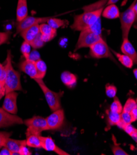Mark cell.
<instances>
[{
    "label": "cell",
    "instance_id": "obj_15",
    "mask_svg": "<svg viewBox=\"0 0 137 155\" xmlns=\"http://www.w3.org/2000/svg\"><path fill=\"white\" fill-rule=\"evenodd\" d=\"M121 51L123 54L129 56L133 60V63L137 64V52L129 41V38H123V42L121 46Z\"/></svg>",
    "mask_w": 137,
    "mask_h": 155
},
{
    "label": "cell",
    "instance_id": "obj_11",
    "mask_svg": "<svg viewBox=\"0 0 137 155\" xmlns=\"http://www.w3.org/2000/svg\"><path fill=\"white\" fill-rule=\"evenodd\" d=\"M18 93L16 91H11L5 94V98L3 104V108L7 112L17 114L18 113V106L17 99L18 97Z\"/></svg>",
    "mask_w": 137,
    "mask_h": 155
},
{
    "label": "cell",
    "instance_id": "obj_42",
    "mask_svg": "<svg viewBox=\"0 0 137 155\" xmlns=\"http://www.w3.org/2000/svg\"><path fill=\"white\" fill-rule=\"evenodd\" d=\"M134 11H135V22H137V0L136 2L134 5Z\"/></svg>",
    "mask_w": 137,
    "mask_h": 155
},
{
    "label": "cell",
    "instance_id": "obj_17",
    "mask_svg": "<svg viewBox=\"0 0 137 155\" xmlns=\"http://www.w3.org/2000/svg\"><path fill=\"white\" fill-rule=\"evenodd\" d=\"M27 16L28 7L27 0H18L16 10V19L18 22L22 21Z\"/></svg>",
    "mask_w": 137,
    "mask_h": 155
},
{
    "label": "cell",
    "instance_id": "obj_8",
    "mask_svg": "<svg viewBox=\"0 0 137 155\" xmlns=\"http://www.w3.org/2000/svg\"><path fill=\"white\" fill-rule=\"evenodd\" d=\"M22 124H24V121L21 117L16 114H11L5 111L3 107H0V128Z\"/></svg>",
    "mask_w": 137,
    "mask_h": 155
},
{
    "label": "cell",
    "instance_id": "obj_30",
    "mask_svg": "<svg viewBox=\"0 0 137 155\" xmlns=\"http://www.w3.org/2000/svg\"><path fill=\"white\" fill-rule=\"evenodd\" d=\"M117 94V88L111 84H107L106 86V94L109 98H114Z\"/></svg>",
    "mask_w": 137,
    "mask_h": 155
},
{
    "label": "cell",
    "instance_id": "obj_41",
    "mask_svg": "<svg viewBox=\"0 0 137 155\" xmlns=\"http://www.w3.org/2000/svg\"><path fill=\"white\" fill-rule=\"evenodd\" d=\"M4 69H5V67L4 66L0 63V79H1L2 77V75H3V73L4 72Z\"/></svg>",
    "mask_w": 137,
    "mask_h": 155
},
{
    "label": "cell",
    "instance_id": "obj_19",
    "mask_svg": "<svg viewBox=\"0 0 137 155\" xmlns=\"http://www.w3.org/2000/svg\"><path fill=\"white\" fill-rule=\"evenodd\" d=\"M60 78H61L63 83L69 88H72L77 84V77L75 76V74H72L68 71L63 72L61 76H60Z\"/></svg>",
    "mask_w": 137,
    "mask_h": 155
},
{
    "label": "cell",
    "instance_id": "obj_1",
    "mask_svg": "<svg viewBox=\"0 0 137 155\" xmlns=\"http://www.w3.org/2000/svg\"><path fill=\"white\" fill-rule=\"evenodd\" d=\"M103 8L96 10H84L83 14L75 15L70 28L75 31H82L89 28L94 25L99 19Z\"/></svg>",
    "mask_w": 137,
    "mask_h": 155
},
{
    "label": "cell",
    "instance_id": "obj_24",
    "mask_svg": "<svg viewBox=\"0 0 137 155\" xmlns=\"http://www.w3.org/2000/svg\"><path fill=\"white\" fill-rule=\"evenodd\" d=\"M47 24L53 28L57 30L60 27H67L69 25V22L67 20H63L52 17L48 21Z\"/></svg>",
    "mask_w": 137,
    "mask_h": 155
},
{
    "label": "cell",
    "instance_id": "obj_26",
    "mask_svg": "<svg viewBox=\"0 0 137 155\" xmlns=\"http://www.w3.org/2000/svg\"><path fill=\"white\" fill-rule=\"evenodd\" d=\"M109 110L119 114H121L122 112L123 111V106L116 96L114 98V101L110 106Z\"/></svg>",
    "mask_w": 137,
    "mask_h": 155
},
{
    "label": "cell",
    "instance_id": "obj_7",
    "mask_svg": "<svg viewBox=\"0 0 137 155\" xmlns=\"http://www.w3.org/2000/svg\"><path fill=\"white\" fill-rule=\"evenodd\" d=\"M90 56L96 59L111 58L114 59L107 43L101 39L90 47Z\"/></svg>",
    "mask_w": 137,
    "mask_h": 155
},
{
    "label": "cell",
    "instance_id": "obj_10",
    "mask_svg": "<svg viewBox=\"0 0 137 155\" xmlns=\"http://www.w3.org/2000/svg\"><path fill=\"white\" fill-rule=\"evenodd\" d=\"M52 17H44V18H37L34 16H28L22 21L18 22L16 27V33L19 34L22 32L23 30L27 29L28 27L33 25H40L43 23L47 22Z\"/></svg>",
    "mask_w": 137,
    "mask_h": 155
},
{
    "label": "cell",
    "instance_id": "obj_27",
    "mask_svg": "<svg viewBox=\"0 0 137 155\" xmlns=\"http://www.w3.org/2000/svg\"><path fill=\"white\" fill-rule=\"evenodd\" d=\"M30 50H31V45H30V44L28 42L24 40V41L22 43L21 45V51L25 59H30Z\"/></svg>",
    "mask_w": 137,
    "mask_h": 155
},
{
    "label": "cell",
    "instance_id": "obj_20",
    "mask_svg": "<svg viewBox=\"0 0 137 155\" xmlns=\"http://www.w3.org/2000/svg\"><path fill=\"white\" fill-rule=\"evenodd\" d=\"M27 146L35 148H42L41 143L40 140V135H31L27 137Z\"/></svg>",
    "mask_w": 137,
    "mask_h": 155
},
{
    "label": "cell",
    "instance_id": "obj_18",
    "mask_svg": "<svg viewBox=\"0 0 137 155\" xmlns=\"http://www.w3.org/2000/svg\"><path fill=\"white\" fill-rule=\"evenodd\" d=\"M102 15L109 19H114L120 17V12L118 7L115 4L109 5L103 9Z\"/></svg>",
    "mask_w": 137,
    "mask_h": 155
},
{
    "label": "cell",
    "instance_id": "obj_45",
    "mask_svg": "<svg viewBox=\"0 0 137 155\" xmlns=\"http://www.w3.org/2000/svg\"><path fill=\"white\" fill-rule=\"evenodd\" d=\"M3 97H4V95H2V96H0V100H2V98Z\"/></svg>",
    "mask_w": 137,
    "mask_h": 155
},
{
    "label": "cell",
    "instance_id": "obj_21",
    "mask_svg": "<svg viewBox=\"0 0 137 155\" xmlns=\"http://www.w3.org/2000/svg\"><path fill=\"white\" fill-rule=\"evenodd\" d=\"M113 53L115 54V56L117 58L120 63L124 66L130 69L133 67L134 64L133 61L129 56L124 54H120L119 53L115 52L114 51H113Z\"/></svg>",
    "mask_w": 137,
    "mask_h": 155
},
{
    "label": "cell",
    "instance_id": "obj_2",
    "mask_svg": "<svg viewBox=\"0 0 137 155\" xmlns=\"http://www.w3.org/2000/svg\"><path fill=\"white\" fill-rule=\"evenodd\" d=\"M5 67L6 72L5 85L6 94L11 91H22L23 89L21 82V74L13 68L12 64V54L10 50L8 51Z\"/></svg>",
    "mask_w": 137,
    "mask_h": 155
},
{
    "label": "cell",
    "instance_id": "obj_36",
    "mask_svg": "<svg viewBox=\"0 0 137 155\" xmlns=\"http://www.w3.org/2000/svg\"><path fill=\"white\" fill-rule=\"evenodd\" d=\"M26 146L27 145H24L21 148L19 151L20 155H31L32 154V153L28 150V149H27Z\"/></svg>",
    "mask_w": 137,
    "mask_h": 155
},
{
    "label": "cell",
    "instance_id": "obj_6",
    "mask_svg": "<svg viewBox=\"0 0 137 155\" xmlns=\"http://www.w3.org/2000/svg\"><path fill=\"white\" fill-rule=\"evenodd\" d=\"M102 39L101 35L94 32L88 28L81 31L77 44L75 45V51L83 48H90L97 41Z\"/></svg>",
    "mask_w": 137,
    "mask_h": 155
},
{
    "label": "cell",
    "instance_id": "obj_34",
    "mask_svg": "<svg viewBox=\"0 0 137 155\" xmlns=\"http://www.w3.org/2000/svg\"><path fill=\"white\" fill-rule=\"evenodd\" d=\"M112 151L114 155H128L129 154L117 145H114L112 148Z\"/></svg>",
    "mask_w": 137,
    "mask_h": 155
},
{
    "label": "cell",
    "instance_id": "obj_25",
    "mask_svg": "<svg viewBox=\"0 0 137 155\" xmlns=\"http://www.w3.org/2000/svg\"><path fill=\"white\" fill-rule=\"evenodd\" d=\"M106 114H107V119L109 125L116 126L118 122L120 120V114L113 112L109 110L106 111Z\"/></svg>",
    "mask_w": 137,
    "mask_h": 155
},
{
    "label": "cell",
    "instance_id": "obj_9",
    "mask_svg": "<svg viewBox=\"0 0 137 155\" xmlns=\"http://www.w3.org/2000/svg\"><path fill=\"white\" fill-rule=\"evenodd\" d=\"M64 112L62 109H59L53 112L46 118L49 130H56L62 127L64 121Z\"/></svg>",
    "mask_w": 137,
    "mask_h": 155
},
{
    "label": "cell",
    "instance_id": "obj_38",
    "mask_svg": "<svg viewBox=\"0 0 137 155\" xmlns=\"http://www.w3.org/2000/svg\"><path fill=\"white\" fill-rule=\"evenodd\" d=\"M0 155H12V152L7 148L3 147L2 150L0 151Z\"/></svg>",
    "mask_w": 137,
    "mask_h": 155
},
{
    "label": "cell",
    "instance_id": "obj_23",
    "mask_svg": "<svg viewBox=\"0 0 137 155\" xmlns=\"http://www.w3.org/2000/svg\"><path fill=\"white\" fill-rule=\"evenodd\" d=\"M40 34L43 35H52L56 37L57 35V30L51 27L50 25L46 23H43L39 25Z\"/></svg>",
    "mask_w": 137,
    "mask_h": 155
},
{
    "label": "cell",
    "instance_id": "obj_16",
    "mask_svg": "<svg viewBox=\"0 0 137 155\" xmlns=\"http://www.w3.org/2000/svg\"><path fill=\"white\" fill-rule=\"evenodd\" d=\"M40 33V31L39 25H36L27 28L20 34L25 41L30 43Z\"/></svg>",
    "mask_w": 137,
    "mask_h": 155
},
{
    "label": "cell",
    "instance_id": "obj_32",
    "mask_svg": "<svg viewBox=\"0 0 137 155\" xmlns=\"http://www.w3.org/2000/svg\"><path fill=\"white\" fill-rule=\"evenodd\" d=\"M11 34L12 32H9V31L0 32V46L2 45L3 44L6 43L9 41Z\"/></svg>",
    "mask_w": 137,
    "mask_h": 155
},
{
    "label": "cell",
    "instance_id": "obj_14",
    "mask_svg": "<svg viewBox=\"0 0 137 155\" xmlns=\"http://www.w3.org/2000/svg\"><path fill=\"white\" fill-rule=\"evenodd\" d=\"M24 145H27L26 140H16V139H12L9 137L6 140L4 147L12 152V155H20V149Z\"/></svg>",
    "mask_w": 137,
    "mask_h": 155
},
{
    "label": "cell",
    "instance_id": "obj_31",
    "mask_svg": "<svg viewBox=\"0 0 137 155\" xmlns=\"http://www.w3.org/2000/svg\"><path fill=\"white\" fill-rule=\"evenodd\" d=\"M120 120L122 121L125 124H132V117L130 113L122 111L120 114Z\"/></svg>",
    "mask_w": 137,
    "mask_h": 155
},
{
    "label": "cell",
    "instance_id": "obj_39",
    "mask_svg": "<svg viewBox=\"0 0 137 155\" xmlns=\"http://www.w3.org/2000/svg\"><path fill=\"white\" fill-rule=\"evenodd\" d=\"M6 94V89L4 84L0 83V96L5 95Z\"/></svg>",
    "mask_w": 137,
    "mask_h": 155
},
{
    "label": "cell",
    "instance_id": "obj_44",
    "mask_svg": "<svg viewBox=\"0 0 137 155\" xmlns=\"http://www.w3.org/2000/svg\"><path fill=\"white\" fill-rule=\"evenodd\" d=\"M133 74H134V75H135V77L136 79L137 80V69H135L133 70Z\"/></svg>",
    "mask_w": 137,
    "mask_h": 155
},
{
    "label": "cell",
    "instance_id": "obj_35",
    "mask_svg": "<svg viewBox=\"0 0 137 155\" xmlns=\"http://www.w3.org/2000/svg\"><path fill=\"white\" fill-rule=\"evenodd\" d=\"M123 130H124L125 132H126L127 134H128L129 135H131L136 130V129L135 128V127L131 124H127V125L124 127V128Z\"/></svg>",
    "mask_w": 137,
    "mask_h": 155
},
{
    "label": "cell",
    "instance_id": "obj_37",
    "mask_svg": "<svg viewBox=\"0 0 137 155\" xmlns=\"http://www.w3.org/2000/svg\"><path fill=\"white\" fill-rule=\"evenodd\" d=\"M130 113V115L132 117V122L137 120V107H135Z\"/></svg>",
    "mask_w": 137,
    "mask_h": 155
},
{
    "label": "cell",
    "instance_id": "obj_22",
    "mask_svg": "<svg viewBox=\"0 0 137 155\" xmlns=\"http://www.w3.org/2000/svg\"><path fill=\"white\" fill-rule=\"evenodd\" d=\"M35 65H36L37 72V79H43L45 77V75L47 74V65H46V63L43 60L40 59L37 61H35Z\"/></svg>",
    "mask_w": 137,
    "mask_h": 155
},
{
    "label": "cell",
    "instance_id": "obj_5",
    "mask_svg": "<svg viewBox=\"0 0 137 155\" xmlns=\"http://www.w3.org/2000/svg\"><path fill=\"white\" fill-rule=\"evenodd\" d=\"M136 0H134L132 4L124 12L120 14V21L121 24V29L122 32V38H128L130 30L135 22V13L134 11V5Z\"/></svg>",
    "mask_w": 137,
    "mask_h": 155
},
{
    "label": "cell",
    "instance_id": "obj_29",
    "mask_svg": "<svg viewBox=\"0 0 137 155\" xmlns=\"http://www.w3.org/2000/svg\"><path fill=\"white\" fill-rule=\"evenodd\" d=\"M44 42L42 40L41 37V34L40 33L30 43V45H31L32 47L34 49H38L44 46Z\"/></svg>",
    "mask_w": 137,
    "mask_h": 155
},
{
    "label": "cell",
    "instance_id": "obj_3",
    "mask_svg": "<svg viewBox=\"0 0 137 155\" xmlns=\"http://www.w3.org/2000/svg\"><path fill=\"white\" fill-rule=\"evenodd\" d=\"M34 81L38 84V86L41 89L46 100L50 108V110L53 112L57 110L60 109V98L64 95V91L55 92L50 90L43 82V79H35Z\"/></svg>",
    "mask_w": 137,
    "mask_h": 155
},
{
    "label": "cell",
    "instance_id": "obj_40",
    "mask_svg": "<svg viewBox=\"0 0 137 155\" xmlns=\"http://www.w3.org/2000/svg\"><path fill=\"white\" fill-rule=\"evenodd\" d=\"M130 136L133 140L137 143V129Z\"/></svg>",
    "mask_w": 137,
    "mask_h": 155
},
{
    "label": "cell",
    "instance_id": "obj_12",
    "mask_svg": "<svg viewBox=\"0 0 137 155\" xmlns=\"http://www.w3.org/2000/svg\"><path fill=\"white\" fill-rule=\"evenodd\" d=\"M42 148L48 151H53L59 155H69V154L60 149L56 145L50 137H42L40 135Z\"/></svg>",
    "mask_w": 137,
    "mask_h": 155
},
{
    "label": "cell",
    "instance_id": "obj_33",
    "mask_svg": "<svg viewBox=\"0 0 137 155\" xmlns=\"http://www.w3.org/2000/svg\"><path fill=\"white\" fill-rule=\"evenodd\" d=\"M12 132H0V150H1L5 145V143L7 138L10 137Z\"/></svg>",
    "mask_w": 137,
    "mask_h": 155
},
{
    "label": "cell",
    "instance_id": "obj_4",
    "mask_svg": "<svg viewBox=\"0 0 137 155\" xmlns=\"http://www.w3.org/2000/svg\"><path fill=\"white\" fill-rule=\"evenodd\" d=\"M24 124L27 127L26 137L31 135H41L42 132L49 130L46 118L41 116H34L24 121Z\"/></svg>",
    "mask_w": 137,
    "mask_h": 155
},
{
    "label": "cell",
    "instance_id": "obj_13",
    "mask_svg": "<svg viewBox=\"0 0 137 155\" xmlns=\"http://www.w3.org/2000/svg\"><path fill=\"white\" fill-rule=\"evenodd\" d=\"M21 71L28 75L30 78L37 79V72L35 65V61L31 59H25L21 61L19 64Z\"/></svg>",
    "mask_w": 137,
    "mask_h": 155
},
{
    "label": "cell",
    "instance_id": "obj_28",
    "mask_svg": "<svg viewBox=\"0 0 137 155\" xmlns=\"http://www.w3.org/2000/svg\"><path fill=\"white\" fill-rule=\"evenodd\" d=\"M136 107H137L136 101L133 98H129L123 107V111L130 113Z\"/></svg>",
    "mask_w": 137,
    "mask_h": 155
},
{
    "label": "cell",
    "instance_id": "obj_43",
    "mask_svg": "<svg viewBox=\"0 0 137 155\" xmlns=\"http://www.w3.org/2000/svg\"><path fill=\"white\" fill-rule=\"evenodd\" d=\"M119 1V0H108V2L107 3L108 5H112V4H115L117 2Z\"/></svg>",
    "mask_w": 137,
    "mask_h": 155
}]
</instances>
